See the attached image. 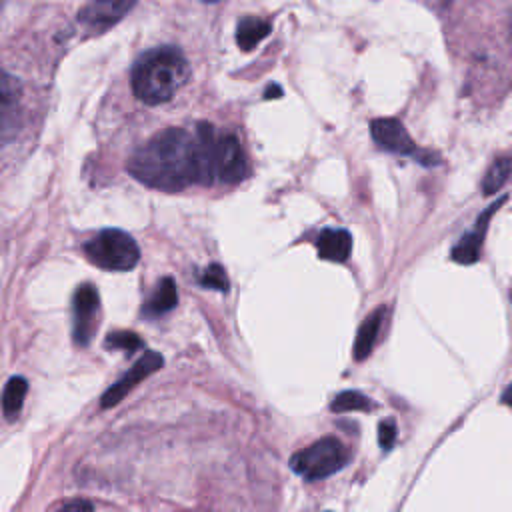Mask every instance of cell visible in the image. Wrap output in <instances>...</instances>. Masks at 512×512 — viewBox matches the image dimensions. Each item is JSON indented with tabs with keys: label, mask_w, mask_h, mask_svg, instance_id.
Here are the masks:
<instances>
[{
	"label": "cell",
	"mask_w": 512,
	"mask_h": 512,
	"mask_svg": "<svg viewBox=\"0 0 512 512\" xmlns=\"http://www.w3.org/2000/svg\"><path fill=\"white\" fill-rule=\"evenodd\" d=\"M220 132L206 122L196 128H166L142 144L128 160V172L142 184L178 192L192 184L218 182Z\"/></svg>",
	"instance_id": "obj_1"
},
{
	"label": "cell",
	"mask_w": 512,
	"mask_h": 512,
	"mask_svg": "<svg viewBox=\"0 0 512 512\" xmlns=\"http://www.w3.org/2000/svg\"><path fill=\"white\" fill-rule=\"evenodd\" d=\"M190 68L184 54L174 46L144 52L132 68V90L148 106L168 102L188 80Z\"/></svg>",
	"instance_id": "obj_2"
},
{
	"label": "cell",
	"mask_w": 512,
	"mask_h": 512,
	"mask_svg": "<svg viewBox=\"0 0 512 512\" xmlns=\"http://www.w3.org/2000/svg\"><path fill=\"white\" fill-rule=\"evenodd\" d=\"M84 254L94 266L112 272L132 270L140 260L136 240L128 232L116 228H106L92 236L84 244Z\"/></svg>",
	"instance_id": "obj_3"
},
{
	"label": "cell",
	"mask_w": 512,
	"mask_h": 512,
	"mask_svg": "<svg viewBox=\"0 0 512 512\" xmlns=\"http://www.w3.org/2000/svg\"><path fill=\"white\" fill-rule=\"evenodd\" d=\"M348 460H350V456H348L346 446L338 438L326 436V438L316 440L314 444L298 450L292 456L290 466L298 476L312 482V480H322V478L336 474L338 470H342L348 464Z\"/></svg>",
	"instance_id": "obj_4"
},
{
	"label": "cell",
	"mask_w": 512,
	"mask_h": 512,
	"mask_svg": "<svg viewBox=\"0 0 512 512\" xmlns=\"http://www.w3.org/2000/svg\"><path fill=\"white\" fill-rule=\"evenodd\" d=\"M22 118V86L12 74L0 70V146L16 138Z\"/></svg>",
	"instance_id": "obj_5"
},
{
	"label": "cell",
	"mask_w": 512,
	"mask_h": 512,
	"mask_svg": "<svg viewBox=\"0 0 512 512\" xmlns=\"http://www.w3.org/2000/svg\"><path fill=\"white\" fill-rule=\"evenodd\" d=\"M370 130H372L374 142L386 152L408 154V156L418 158L424 164H436L438 162V156H434V154H420L418 146L412 142V138L408 136L402 122H398L394 118H378L370 124Z\"/></svg>",
	"instance_id": "obj_6"
},
{
	"label": "cell",
	"mask_w": 512,
	"mask_h": 512,
	"mask_svg": "<svg viewBox=\"0 0 512 512\" xmlns=\"http://www.w3.org/2000/svg\"><path fill=\"white\" fill-rule=\"evenodd\" d=\"M164 364V358L162 354L154 352V350H146L136 362L134 366L116 382L112 384L104 394H102V400H100V406L102 408H112L116 406L124 396H128V392H132L140 382H144L152 372H156L158 368H162Z\"/></svg>",
	"instance_id": "obj_7"
},
{
	"label": "cell",
	"mask_w": 512,
	"mask_h": 512,
	"mask_svg": "<svg viewBox=\"0 0 512 512\" xmlns=\"http://www.w3.org/2000/svg\"><path fill=\"white\" fill-rule=\"evenodd\" d=\"M74 342L78 346H86L96 330L100 296L92 284H82L74 292Z\"/></svg>",
	"instance_id": "obj_8"
},
{
	"label": "cell",
	"mask_w": 512,
	"mask_h": 512,
	"mask_svg": "<svg viewBox=\"0 0 512 512\" xmlns=\"http://www.w3.org/2000/svg\"><path fill=\"white\" fill-rule=\"evenodd\" d=\"M136 4V0H88L78 12V20L90 32H104L120 22Z\"/></svg>",
	"instance_id": "obj_9"
},
{
	"label": "cell",
	"mask_w": 512,
	"mask_h": 512,
	"mask_svg": "<svg viewBox=\"0 0 512 512\" xmlns=\"http://www.w3.org/2000/svg\"><path fill=\"white\" fill-rule=\"evenodd\" d=\"M248 174L246 154L234 134L220 132L218 140V182L236 184Z\"/></svg>",
	"instance_id": "obj_10"
},
{
	"label": "cell",
	"mask_w": 512,
	"mask_h": 512,
	"mask_svg": "<svg viewBox=\"0 0 512 512\" xmlns=\"http://www.w3.org/2000/svg\"><path fill=\"white\" fill-rule=\"evenodd\" d=\"M508 198L502 196L496 204H492L476 222V226L464 234L452 248V260H456L458 264H474L478 258H480V248H482V240H484V234H486V226H488V220L492 216V212H496Z\"/></svg>",
	"instance_id": "obj_11"
},
{
	"label": "cell",
	"mask_w": 512,
	"mask_h": 512,
	"mask_svg": "<svg viewBox=\"0 0 512 512\" xmlns=\"http://www.w3.org/2000/svg\"><path fill=\"white\" fill-rule=\"evenodd\" d=\"M316 252L324 260L346 262L352 252V236L344 228H326L316 236Z\"/></svg>",
	"instance_id": "obj_12"
},
{
	"label": "cell",
	"mask_w": 512,
	"mask_h": 512,
	"mask_svg": "<svg viewBox=\"0 0 512 512\" xmlns=\"http://www.w3.org/2000/svg\"><path fill=\"white\" fill-rule=\"evenodd\" d=\"M384 316H386V308L378 306L370 316H366L362 320V324L356 332V340H354V358L356 360H364L366 356H370V352L378 340Z\"/></svg>",
	"instance_id": "obj_13"
},
{
	"label": "cell",
	"mask_w": 512,
	"mask_h": 512,
	"mask_svg": "<svg viewBox=\"0 0 512 512\" xmlns=\"http://www.w3.org/2000/svg\"><path fill=\"white\" fill-rule=\"evenodd\" d=\"M272 30V24L258 16H246L236 26V44L242 50L256 48Z\"/></svg>",
	"instance_id": "obj_14"
},
{
	"label": "cell",
	"mask_w": 512,
	"mask_h": 512,
	"mask_svg": "<svg viewBox=\"0 0 512 512\" xmlns=\"http://www.w3.org/2000/svg\"><path fill=\"white\" fill-rule=\"evenodd\" d=\"M178 304V290H176V284L170 276L162 278L158 282V286L154 288L150 300L144 304L142 312L146 316H160V314H166L170 312L174 306Z\"/></svg>",
	"instance_id": "obj_15"
},
{
	"label": "cell",
	"mask_w": 512,
	"mask_h": 512,
	"mask_svg": "<svg viewBox=\"0 0 512 512\" xmlns=\"http://www.w3.org/2000/svg\"><path fill=\"white\" fill-rule=\"evenodd\" d=\"M374 408L376 402L358 390H344L330 402L332 412H372Z\"/></svg>",
	"instance_id": "obj_16"
},
{
	"label": "cell",
	"mask_w": 512,
	"mask_h": 512,
	"mask_svg": "<svg viewBox=\"0 0 512 512\" xmlns=\"http://www.w3.org/2000/svg\"><path fill=\"white\" fill-rule=\"evenodd\" d=\"M28 390V382L22 376H14L8 380V384L4 386V394H2V410L6 414V418H14L24 402Z\"/></svg>",
	"instance_id": "obj_17"
},
{
	"label": "cell",
	"mask_w": 512,
	"mask_h": 512,
	"mask_svg": "<svg viewBox=\"0 0 512 512\" xmlns=\"http://www.w3.org/2000/svg\"><path fill=\"white\" fill-rule=\"evenodd\" d=\"M508 176H510V158L502 156V158L494 160V164L490 166V170L486 172L484 182H482L484 194L498 192L504 186V182L508 180Z\"/></svg>",
	"instance_id": "obj_18"
},
{
	"label": "cell",
	"mask_w": 512,
	"mask_h": 512,
	"mask_svg": "<svg viewBox=\"0 0 512 512\" xmlns=\"http://www.w3.org/2000/svg\"><path fill=\"white\" fill-rule=\"evenodd\" d=\"M142 346V340L138 334L130 332V330H116L110 332L106 336V348H114V350H124V352H134Z\"/></svg>",
	"instance_id": "obj_19"
},
{
	"label": "cell",
	"mask_w": 512,
	"mask_h": 512,
	"mask_svg": "<svg viewBox=\"0 0 512 512\" xmlns=\"http://www.w3.org/2000/svg\"><path fill=\"white\" fill-rule=\"evenodd\" d=\"M204 288H212L218 292H228V274L220 264H210L198 278Z\"/></svg>",
	"instance_id": "obj_20"
},
{
	"label": "cell",
	"mask_w": 512,
	"mask_h": 512,
	"mask_svg": "<svg viewBox=\"0 0 512 512\" xmlns=\"http://www.w3.org/2000/svg\"><path fill=\"white\" fill-rule=\"evenodd\" d=\"M394 440H396V424H394V418H386L380 422L378 426V442L384 450H390L394 446Z\"/></svg>",
	"instance_id": "obj_21"
},
{
	"label": "cell",
	"mask_w": 512,
	"mask_h": 512,
	"mask_svg": "<svg viewBox=\"0 0 512 512\" xmlns=\"http://www.w3.org/2000/svg\"><path fill=\"white\" fill-rule=\"evenodd\" d=\"M56 512H94V508H92V504L88 502V500H70V502H66L60 510H56Z\"/></svg>",
	"instance_id": "obj_22"
},
{
	"label": "cell",
	"mask_w": 512,
	"mask_h": 512,
	"mask_svg": "<svg viewBox=\"0 0 512 512\" xmlns=\"http://www.w3.org/2000/svg\"><path fill=\"white\" fill-rule=\"evenodd\" d=\"M204 2H218V0H204Z\"/></svg>",
	"instance_id": "obj_23"
}]
</instances>
